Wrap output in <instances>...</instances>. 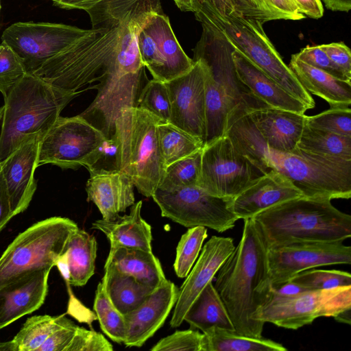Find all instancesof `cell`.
<instances>
[{
  "instance_id": "6da1fadb",
  "label": "cell",
  "mask_w": 351,
  "mask_h": 351,
  "mask_svg": "<svg viewBox=\"0 0 351 351\" xmlns=\"http://www.w3.org/2000/svg\"><path fill=\"white\" fill-rule=\"evenodd\" d=\"M239 243L217 272L215 289L225 304L234 330L261 337L265 323L258 318L271 285L269 277L267 244L254 218L243 220Z\"/></svg>"
},
{
  "instance_id": "7a4b0ae2",
  "label": "cell",
  "mask_w": 351,
  "mask_h": 351,
  "mask_svg": "<svg viewBox=\"0 0 351 351\" xmlns=\"http://www.w3.org/2000/svg\"><path fill=\"white\" fill-rule=\"evenodd\" d=\"M80 91L64 90L27 73L4 97L0 162L23 141L44 136Z\"/></svg>"
},
{
  "instance_id": "3957f363",
  "label": "cell",
  "mask_w": 351,
  "mask_h": 351,
  "mask_svg": "<svg viewBox=\"0 0 351 351\" xmlns=\"http://www.w3.org/2000/svg\"><path fill=\"white\" fill-rule=\"evenodd\" d=\"M133 8L116 25L90 29L32 74L56 87L77 91L88 84L117 73V57Z\"/></svg>"
},
{
  "instance_id": "277c9868",
  "label": "cell",
  "mask_w": 351,
  "mask_h": 351,
  "mask_svg": "<svg viewBox=\"0 0 351 351\" xmlns=\"http://www.w3.org/2000/svg\"><path fill=\"white\" fill-rule=\"evenodd\" d=\"M253 218L260 225L268 248L294 242L343 241L351 237V216L328 199L302 196L267 208Z\"/></svg>"
},
{
  "instance_id": "5b68a950",
  "label": "cell",
  "mask_w": 351,
  "mask_h": 351,
  "mask_svg": "<svg viewBox=\"0 0 351 351\" xmlns=\"http://www.w3.org/2000/svg\"><path fill=\"white\" fill-rule=\"evenodd\" d=\"M162 121L138 108L121 109L115 121L117 167L126 173L143 195L152 197L165 171L157 125Z\"/></svg>"
},
{
  "instance_id": "8992f818",
  "label": "cell",
  "mask_w": 351,
  "mask_h": 351,
  "mask_svg": "<svg viewBox=\"0 0 351 351\" xmlns=\"http://www.w3.org/2000/svg\"><path fill=\"white\" fill-rule=\"evenodd\" d=\"M194 14L198 21H206L220 30L238 51L308 109L315 107L311 94L283 62L262 23L245 18L236 11L220 14L205 2L196 3Z\"/></svg>"
},
{
  "instance_id": "52a82bcc",
  "label": "cell",
  "mask_w": 351,
  "mask_h": 351,
  "mask_svg": "<svg viewBox=\"0 0 351 351\" xmlns=\"http://www.w3.org/2000/svg\"><path fill=\"white\" fill-rule=\"evenodd\" d=\"M77 228L69 218L52 217L18 234L0 257V287L27 273L51 269Z\"/></svg>"
},
{
  "instance_id": "ba28073f",
  "label": "cell",
  "mask_w": 351,
  "mask_h": 351,
  "mask_svg": "<svg viewBox=\"0 0 351 351\" xmlns=\"http://www.w3.org/2000/svg\"><path fill=\"white\" fill-rule=\"evenodd\" d=\"M263 156L267 167L287 177L303 197L330 200L351 197V161L330 160L297 149L285 153L267 147Z\"/></svg>"
},
{
  "instance_id": "9c48e42d",
  "label": "cell",
  "mask_w": 351,
  "mask_h": 351,
  "mask_svg": "<svg viewBox=\"0 0 351 351\" xmlns=\"http://www.w3.org/2000/svg\"><path fill=\"white\" fill-rule=\"evenodd\" d=\"M152 197L162 217L189 228L204 226L221 233L238 220L231 208L232 198L212 195L197 186L158 188Z\"/></svg>"
},
{
  "instance_id": "30bf717a",
  "label": "cell",
  "mask_w": 351,
  "mask_h": 351,
  "mask_svg": "<svg viewBox=\"0 0 351 351\" xmlns=\"http://www.w3.org/2000/svg\"><path fill=\"white\" fill-rule=\"evenodd\" d=\"M265 173L223 135L203 147L197 186L212 195L233 198Z\"/></svg>"
},
{
  "instance_id": "8fae6325",
  "label": "cell",
  "mask_w": 351,
  "mask_h": 351,
  "mask_svg": "<svg viewBox=\"0 0 351 351\" xmlns=\"http://www.w3.org/2000/svg\"><path fill=\"white\" fill-rule=\"evenodd\" d=\"M351 308V285L306 290L285 297H269L258 318L287 329L297 330L320 317H334Z\"/></svg>"
},
{
  "instance_id": "7c38bea8",
  "label": "cell",
  "mask_w": 351,
  "mask_h": 351,
  "mask_svg": "<svg viewBox=\"0 0 351 351\" xmlns=\"http://www.w3.org/2000/svg\"><path fill=\"white\" fill-rule=\"evenodd\" d=\"M106 138L80 114L60 116L40 141L38 166L51 164L72 169L86 167Z\"/></svg>"
},
{
  "instance_id": "4fadbf2b",
  "label": "cell",
  "mask_w": 351,
  "mask_h": 351,
  "mask_svg": "<svg viewBox=\"0 0 351 351\" xmlns=\"http://www.w3.org/2000/svg\"><path fill=\"white\" fill-rule=\"evenodd\" d=\"M88 30L62 23L17 22L3 31L1 40L19 56L27 73H33Z\"/></svg>"
},
{
  "instance_id": "5bb4252c",
  "label": "cell",
  "mask_w": 351,
  "mask_h": 351,
  "mask_svg": "<svg viewBox=\"0 0 351 351\" xmlns=\"http://www.w3.org/2000/svg\"><path fill=\"white\" fill-rule=\"evenodd\" d=\"M138 48L141 60L153 79L163 82L187 73L195 63L181 47L162 9L154 12L142 26Z\"/></svg>"
},
{
  "instance_id": "9a60e30c",
  "label": "cell",
  "mask_w": 351,
  "mask_h": 351,
  "mask_svg": "<svg viewBox=\"0 0 351 351\" xmlns=\"http://www.w3.org/2000/svg\"><path fill=\"white\" fill-rule=\"evenodd\" d=\"M199 21L203 31L194 49L193 60H201L206 65L213 78L225 90L232 110L239 107L247 110L269 107L239 78L232 57L234 46L215 26L204 20Z\"/></svg>"
},
{
  "instance_id": "2e32d148",
  "label": "cell",
  "mask_w": 351,
  "mask_h": 351,
  "mask_svg": "<svg viewBox=\"0 0 351 351\" xmlns=\"http://www.w3.org/2000/svg\"><path fill=\"white\" fill-rule=\"evenodd\" d=\"M269 277L272 287L287 282L309 269L350 265L351 247L342 241L294 242L267 250Z\"/></svg>"
},
{
  "instance_id": "e0dca14e",
  "label": "cell",
  "mask_w": 351,
  "mask_h": 351,
  "mask_svg": "<svg viewBox=\"0 0 351 351\" xmlns=\"http://www.w3.org/2000/svg\"><path fill=\"white\" fill-rule=\"evenodd\" d=\"M187 73L165 82L171 102L169 123L206 142L205 74L206 66L194 60Z\"/></svg>"
},
{
  "instance_id": "ac0fdd59",
  "label": "cell",
  "mask_w": 351,
  "mask_h": 351,
  "mask_svg": "<svg viewBox=\"0 0 351 351\" xmlns=\"http://www.w3.org/2000/svg\"><path fill=\"white\" fill-rule=\"evenodd\" d=\"M234 249L230 237L213 236L203 246L195 266L179 289L178 297L170 320L172 328L180 326L190 306L212 282L221 265Z\"/></svg>"
},
{
  "instance_id": "d6986e66",
  "label": "cell",
  "mask_w": 351,
  "mask_h": 351,
  "mask_svg": "<svg viewBox=\"0 0 351 351\" xmlns=\"http://www.w3.org/2000/svg\"><path fill=\"white\" fill-rule=\"evenodd\" d=\"M43 136L27 138L2 162L1 171L13 217L28 208L36 190L34 173L38 167L39 146Z\"/></svg>"
},
{
  "instance_id": "ffe728a7",
  "label": "cell",
  "mask_w": 351,
  "mask_h": 351,
  "mask_svg": "<svg viewBox=\"0 0 351 351\" xmlns=\"http://www.w3.org/2000/svg\"><path fill=\"white\" fill-rule=\"evenodd\" d=\"M179 289L165 279L136 309L123 315L126 347H141L163 325L175 306Z\"/></svg>"
},
{
  "instance_id": "44dd1931",
  "label": "cell",
  "mask_w": 351,
  "mask_h": 351,
  "mask_svg": "<svg viewBox=\"0 0 351 351\" xmlns=\"http://www.w3.org/2000/svg\"><path fill=\"white\" fill-rule=\"evenodd\" d=\"M50 271L42 269L27 273L0 287V329L43 304Z\"/></svg>"
},
{
  "instance_id": "7402d4cb",
  "label": "cell",
  "mask_w": 351,
  "mask_h": 351,
  "mask_svg": "<svg viewBox=\"0 0 351 351\" xmlns=\"http://www.w3.org/2000/svg\"><path fill=\"white\" fill-rule=\"evenodd\" d=\"M302 196V192L287 177L271 169L232 198L231 208L238 219L244 220L278 204Z\"/></svg>"
},
{
  "instance_id": "603a6c76",
  "label": "cell",
  "mask_w": 351,
  "mask_h": 351,
  "mask_svg": "<svg viewBox=\"0 0 351 351\" xmlns=\"http://www.w3.org/2000/svg\"><path fill=\"white\" fill-rule=\"evenodd\" d=\"M86 191L87 201L93 202L104 220L116 219L135 203L134 184L131 178L120 170L90 171Z\"/></svg>"
},
{
  "instance_id": "cb8c5ba5",
  "label": "cell",
  "mask_w": 351,
  "mask_h": 351,
  "mask_svg": "<svg viewBox=\"0 0 351 351\" xmlns=\"http://www.w3.org/2000/svg\"><path fill=\"white\" fill-rule=\"evenodd\" d=\"M247 110L269 149L294 152L307 116L271 107Z\"/></svg>"
},
{
  "instance_id": "d4e9b609",
  "label": "cell",
  "mask_w": 351,
  "mask_h": 351,
  "mask_svg": "<svg viewBox=\"0 0 351 351\" xmlns=\"http://www.w3.org/2000/svg\"><path fill=\"white\" fill-rule=\"evenodd\" d=\"M240 80L267 106L304 114L307 106L283 89L236 48L232 53Z\"/></svg>"
},
{
  "instance_id": "484cf974",
  "label": "cell",
  "mask_w": 351,
  "mask_h": 351,
  "mask_svg": "<svg viewBox=\"0 0 351 351\" xmlns=\"http://www.w3.org/2000/svg\"><path fill=\"white\" fill-rule=\"evenodd\" d=\"M142 201L131 206L129 215L112 221L98 219L91 228L101 231L110 241V249L139 248L152 252V228L141 217Z\"/></svg>"
},
{
  "instance_id": "4316f807",
  "label": "cell",
  "mask_w": 351,
  "mask_h": 351,
  "mask_svg": "<svg viewBox=\"0 0 351 351\" xmlns=\"http://www.w3.org/2000/svg\"><path fill=\"white\" fill-rule=\"evenodd\" d=\"M97 251L95 237L78 228L68 239L56 266L70 285L84 286L95 274Z\"/></svg>"
},
{
  "instance_id": "83f0119b",
  "label": "cell",
  "mask_w": 351,
  "mask_h": 351,
  "mask_svg": "<svg viewBox=\"0 0 351 351\" xmlns=\"http://www.w3.org/2000/svg\"><path fill=\"white\" fill-rule=\"evenodd\" d=\"M289 68L303 88L327 101L330 108H350L351 82L339 80L292 55Z\"/></svg>"
},
{
  "instance_id": "f1b7e54d",
  "label": "cell",
  "mask_w": 351,
  "mask_h": 351,
  "mask_svg": "<svg viewBox=\"0 0 351 351\" xmlns=\"http://www.w3.org/2000/svg\"><path fill=\"white\" fill-rule=\"evenodd\" d=\"M104 267L131 276L155 289L166 279L158 258L152 252L139 248L110 249Z\"/></svg>"
},
{
  "instance_id": "f546056e",
  "label": "cell",
  "mask_w": 351,
  "mask_h": 351,
  "mask_svg": "<svg viewBox=\"0 0 351 351\" xmlns=\"http://www.w3.org/2000/svg\"><path fill=\"white\" fill-rule=\"evenodd\" d=\"M104 271L101 282L106 293L123 315L136 309L156 289L111 267H104Z\"/></svg>"
},
{
  "instance_id": "4dcf8cb0",
  "label": "cell",
  "mask_w": 351,
  "mask_h": 351,
  "mask_svg": "<svg viewBox=\"0 0 351 351\" xmlns=\"http://www.w3.org/2000/svg\"><path fill=\"white\" fill-rule=\"evenodd\" d=\"M184 321L202 332L212 327L234 330L227 308L213 281L205 287L193 302Z\"/></svg>"
},
{
  "instance_id": "1f68e13d",
  "label": "cell",
  "mask_w": 351,
  "mask_h": 351,
  "mask_svg": "<svg viewBox=\"0 0 351 351\" xmlns=\"http://www.w3.org/2000/svg\"><path fill=\"white\" fill-rule=\"evenodd\" d=\"M203 333L201 351H287L281 343L263 337L256 338L234 330L212 327Z\"/></svg>"
},
{
  "instance_id": "d6a6232c",
  "label": "cell",
  "mask_w": 351,
  "mask_h": 351,
  "mask_svg": "<svg viewBox=\"0 0 351 351\" xmlns=\"http://www.w3.org/2000/svg\"><path fill=\"white\" fill-rule=\"evenodd\" d=\"M296 149L330 160L351 161V136L312 128L306 123Z\"/></svg>"
},
{
  "instance_id": "836d02e7",
  "label": "cell",
  "mask_w": 351,
  "mask_h": 351,
  "mask_svg": "<svg viewBox=\"0 0 351 351\" xmlns=\"http://www.w3.org/2000/svg\"><path fill=\"white\" fill-rule=\"evenodd\" d=\"M160 153L165 167L202 149L203 143L169 122L157 125Z\"/></svg>"
},
{
  "instance_id": "e575fe53",
  "label": "cell",
  "mask_w": 351,
  "mask_h": 351,
  "mask_svg": "<svg viewBox=\"0 0 351 351\" xmlns=\"http://www.w3.org/2000/svg\"><path fill=\"white\" fill-rule=\"evenodd\" d=\"M93 309L103 332L113 341L123 343L125 336L123 315L112 304L101 282L96 289Z\"/></svg>"
},
{
  "instance_id": "d590c367",
  "label": "cell",
  "mask_w": 351,
  "mask_h": 351,
  "mask_svg": "<svg viewBox=\"0 0 351 351\" xmlns=\"http://www.w3.org/2000/svg\"><path fill=\"white\" fill-rule=\"evenodd\" d=\"M202 149L166 167L158 189L172 190L197 186L201 170Z\"/></svg>"
},
{
  "instance_id": "8d00e7d4",
  "label": "cell",
  "mask_w": 351,
  "mask_h": 351,
  "mask_svg": "<svg viewBox=\"0 0 351 351\" xmlns=\"http://www.w3.org/2000/svg\"><path fill=\"white\" fill-rule=\"evenodd\" d=\"M58 324V316L29 317L12 339L18 351H36Z\"/></svg>"
},
{
  "instance_id": "74e56055",
  "label": "cell",
  "mask_w": 351,
  "mask_h": 351,
  "mask_svg": "<svg viewBox=\"0 0 351 351\" xmlns=\"http://www.w3.org/2000/svg\"><path fill=\"white\" fill-rule=\"evenodd\" d=\"M207 229L204 226H195L182 235L176 248L173 264L175 272L179 278H186L202 250L206 239Z\"/></svg>"
},
{
  "instance_id": "f35d334b",
  "label": "cell",
  "mask_w": 351,
  "mask_h": 351,
  "mask_svg": "<svg viewBox=\"0 0 351 351\" xmlns=\"http://www.w3.org/2000/svg\"><path fill=\"white\" fill-rule=\"evenodd\" d=\"M160 119L169 122L171 102L165 82L153 79L148 81L139 95L137 106Z\"/></svg>"
},
{
  "instance_id": "ab89813d",
  "label": "cell",
  "mask_w": 351,
  "mask_h": 351,
  "mask_svg": "<svg viewBox=\"0 0 351 351\" xmlns=\"http://www.w3.org/2000/svg\"><path fill=\"white\" fill-rule=\"evenodd\" d=\"M289 281L308 290H322L351 285V275L341 270L313 268L294 275Z\"/></svg>"
},
{
  "instance_id": "60d3db41",
  "label": "cell",
  "mask_w": 351,
  "mask_h": 351,
  "mask_svg": "<svg viewBox=\"0 0 351 351\" xmlns=\"http://www.w3.org/2000/svg\"><path fill=\"white\" fill-rule=\"evenodd\" d=\"M306 123L312 128L351 136L350 108H330L314 116H307Z\"/></svg>"
},
{
  "instance_id": "b9f144b4",
  "label": "cell",
  "mask_w": 351,
  "mask_h": 351,
  "mask_svg": "<svg viewBox=\"0 0 351 351\" xmlns=\"http://www.w3.org/2000/svg\"><path fill=\"white\" fill-rule=\"evenodd\" d=\"M26 73L19 56L2 42L0 45V92L3 97Z\"/></svg>"
},
{
  "instance_id": "7bdbcfd3",
  "label": "cell",
  "mask_w": 351,
  "mask_h": 351,
  "mask_svg": "<svg viewBox=\"0 0 351 351\" xmlns=\"http://www.w3.org/2000/svg\"><path fill=\"white\" fill-rule=\"evenodd\" d=\"M203 333L197 330H176L161 339L152 351H201Z\"/></svg>"
},
{
  "instance_id": "ee69618b",
  "label": "cell",
  "mask_w": 351,
  "mask_h": 351,
  "mask_svg": "<svg viewBox=\"0 0 351 351\" xmlns=\"http://www.w3.org/2000/svg\"><path fill=\"white\" fill-rule=\"evenodd\" d=\"M293 55L297 59L327 73L336 79L351 82V80L332 63L320 45H308Z\"/></svg>"
},
{
  "instance_id": "f6af8a7d",
  "label": "cell",
  "mask_w": 351,
  "mask_h": 351,
  "mask_svg": "<svg viewBox=\"0 0 351 351\" xmlns=\"http://www.w3.org/2000/svg\"><path fill=\"white\" fill-rule=\"evenodd\" d=\"M77 326L66 318L58 316L57 327L36 351H66L75 334Z\"/></svg>"
},
{
  "instance_id": "bcb514c9",
  "label": "cell",
  "mask_w": 351,
  "mask_h": 351,
  "mask_svg": "<svg viewBox=\"0 0 351 351\" xmlns=\"http://www.w3.org/2000/svg\"><path fill=\"white\" fill-rule=\"evenodd\" d=\"M112 345L103 335L77 326L66 351H112Z\"/></svg>"
},
{
  "instance_id": "7dc6e473",
  "label": "cell",
  "mask_w": 351,
  "mask_h": 351,
  "mask_svg": "<svg viewBox=\"0 0 351 351\" xmlns=\"http://www.w3.org/2000/svg\"><path fill=\"white\" fill-rule=\"evenodd\" d=\"M117 141L115 133L106 138L86 167L88 171L97 170H117Z\"/></svg>"
},
{
  "instance_id": "c3c4849f",
  "label": "cell",
  "mask_w": 351,
  "mask_h": 351,
  "mask_svg": "<svg viewBox=\"0 0 351 351\" xmlns=\"http://www.w3.org/2000/svg\"><path fill=\"white\" fill-rule=\"evenodd\" d=\"M234 11L242 16L258 21L263 24L279 19L263 0H230Z\"/></svg>"
},
{
  "instance_id": "681fc988",
  "label": "cell",
  "mask_w": 351,
  "mask_h": 351,
  "mask_svg": "<svg viewBox=\"0 0 351 351\" xmlns=\"http://www.w3.org/2000/svg\"><path fill=\"white\" fill-rule=\"evenodd\" d=\"M332 63L351 80V52L343 42L320 45Z\"/></svg>"
},
{
  "instance_id": "f907efd6",
  "label": "cell",
  "mask_w": 351,
  "mask_h": 351,
  "mask_svg": "<svg viewBox=\"0 0 351 351\" xmlns=\"http://www.w3.org/2000/svg\"><path fill=\"white\" fill-rule=\"evenodd\" d=\"M13 217L10 208L6 183L1 169L0 170V232Z\"/></svg>"
},
{
  "instance_id": "816d5d0a",
  "label": "cell",
  "mask_w": 351,
  "mask_h": 351,
  "mask_svg": "<svg viewBox=\"0 0 351 351\" xmlns=\"http://www.w3.org/2000/svg\"><path fill=\"white\" fill-rule=\"evenodd\" d=\"M299 11L304 15L313 19H319L324 14V8L321 0H292Z\"/></svg>"
},
{
  "instance_id": "f5cc1de1",
  "label": "cell",
  "mask_w": 351,
  "mask_h": 351,
  "mask_svg": "<svg viewBox=\"0 0 351 351\" xmlns=\"http://www.w3.org/2000/svg\"><path fill=\"white\" fill-rule=\"evenodd\" d=\"M105 0H52L54 6L62 9H78L85 12Z\"/></svg>"
},
{
  "instance_id": "db71d44e",
  "label": "cell",
  "mask_w": 351,
  "mask_h": 351,
  "mask_svg": "<svg viewBox=\"0 0 351 351\" xmlns=\"http://www.w3.org/2000/svg\"><path fill=\"white\" fill-rule=\"evenodd\" d=\"M197 2H205L222 14L234 11L230 0H196Z\"/></svg>"
},
{
  "instance_id": "11a10c76",
  "label": "cell",
  "mask_w": 351,
  "mask_h": 351,
  "mask_svg": "<svg viewBox=\"0 0 351 351\" xmlns=\"http://www.w3.org/2000/svg\"><path fill=\"white\" fill-rule=\"evenodd\" d=\"M326 7L332 11L348 12L351 9V0H323Z\"/></svg>"
},
{
  "instance_id": "9f6ffc18",
  "label": "cell",
  "mask_w": 351,
  "mask_h": 351,
  "mask_svg": "<svg viewBox=\"0 0 351 351\" xmlns=\"http://www.w3.org/2000/svg\"><path fill=\"white\" fill-rule=\"evenodd\" d=\"M176 5L184 12H194L196 0H173Z\"/></svg>"
},
{
  "instance_id": "6f0895ef",
  "label": "cell",
  "mask_w": 351,
  "mask_h": 351,
  "mask_svg": "<svg viewBox=\"0 0 351 351\" xmlns=\"http://www.w3.org/2000/svg\"><path fill=\"white\" fill-rule=\"evenodd\" d=\"M332 317L339 322L350 325L351 324V308L342 311Z\"/></svg>"
},
{
  "instance_id": "680465c9",
  "label": "cell",
  "mask_w": 351,
  "mask_h": 351,
  "mask_svg": "<svg viewBox=\"0 0 351 351\" xmlns=\"http://www.w3.org/2000/svg\"><path fill=\"white\" fill-rule=\"evenodd\" d=\"M0 351H18L17 347L13 340L6 342H0Z\"/></svg>"
},
{
  "instance_id": "91938a15",
  "label": "cell",
  "mask_w": 351,
  "mask_h": 351,
  "mask_svg": "<svg viewBox=\"0 0 351 351\" xmlns=\"http://www.w3.org/2000/svg\"><path fill=\"white\" fill-rule=\"evenodd\" d=\"M3 111H4V106H3L2 107L0 108V119L3 117Z\"/></svg>"
},
{
  "instance_id": "94428289",
  "label": "cell",
  "mask_w": 351,
  "mask_h": 351,
  "mask_svg": "<svg viewBox=\"0 0 351 351\" xmlns=\"http://www.w3.org/2000/svg\"><path fill=\"white\" fill-rule=\"evenodd\" d=\"M1 167H2V162H0V170L1 169Z\"/></svg>"
},
{
  "instance_id": "6125c7cd",
  "label": "cell",
  "mask_w": 351,
  "mask_h": 351,
  "mask_svg": "<svg viewBox=\"0 0 351 351\" xmlns=\"http://www.w3.org/2000/svg\"><path fill=\"white\" fill-rule=\"evenodd\" d=\"M0 10H1V0H0Z\"/></svg>"
}]
</instances>
